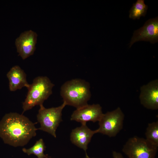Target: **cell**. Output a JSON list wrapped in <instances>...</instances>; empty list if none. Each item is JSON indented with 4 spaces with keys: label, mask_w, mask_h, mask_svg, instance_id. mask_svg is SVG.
Returning <instances> with one entry per match:
<instances>
[{
    "label": "cell",
    "mask_w": 158,
    "mask_h": 158,
    "mask_svg": "<svg viewBox=\"0 0 158 158\" xmlns=\"http://www.w3.org/2000/svg\"><path fill=\"white\" fill-rule=\"evenodd\" d=\"M37 130L27 117L17 113L6 114L0 121V137L5 143L14 147L26 145Z\"/></svg>",
    "instance_id": "1"
},
{
    "label": "cell",
    "mask_w": 158,
    "mask_h": 158,
    "mask_svg": "<svg viewBox=\"0 0 158 158\" xmlns=\"http://www.w3.org/2000/svg\"><path fill=\"white\" fill-rule=\"evenodd\" d=\"M60 95L66 105L79 108L87 104L90 99V83L80 79L68 81L61 86Z\"/></svg>",
    "instance_id": "2"
},
{
    "label": "cell",
    "mask_w": 158,
    "mask_h": 158,
    "mask_svg": "<svg viewBox=\"0 0 158 158\" xmlns=\"http://www.w3.org/2000/svg\"><path fill=\"white\" fill-rule=\"evenodd\" d=\"M54 85L47 76H39L35 78L28 89L27 94L23 103V113L36 105L43 104L52 94Z\"/></svg>",
    "instance_id": "3"
},
{
    "label": "cell",
    "mask_w": 158,
    "mask_h": 158,
    "mask_svg": "<svg viewBox=\"0 0 158 158\" xmlns=\"http://www.w3.org/2000/svg\"><path fill=\"white\" fill-rule=\"evenodd\" d=\"M66 105L64 102L57 107L46 108L43 104L40 105L37 117L40 123V127L38 129L47 132L56 138V130L62 119V112Z\"/></svg>",
    "instance_id": "4"
},
{
    "label": "cell",
    "mask_w": 158,
    "mask_h": 158,
    "mask_svg": "<svg viewBox=\"0 0 158 158\" xmlns=\"http://www.w3.org/2000/svg\"><path fill=\"white\" fill-rule=\"evenodd\" d=\"M158 148L145 139L135 136L128 139L122 150L129 158H155Z\"/></svg>",
    "instance_id": "5"
},
{
    "label": "cell",
    "mask_w": 158,
    "mask_h": 158,
    "mask_svg": "<svg viewBox=\"0 0 158 158\" xmlns=\"http://www.w3.org/2000/svg\"><path fill=\"white\" fill-rule=\"evenodd\" d=\"M124 115L120 107L103 115L99 121L98 133L114 137L123 128Z\"/></svg>",
    "instance_id": "6"
},
{
    "label": "cell",
    "mask_w": 158,
    "mask_h": 158,
    "mask_svg": "<svg viewBox=\"0 0 158 158\" xmlns=\"http://www.w3.org/2000/svg\"><path fill=\"white\" fill-rule=\"evenodd\" d=\"M141 41L149 42L152 44L158 42V17L149 19L142 27L134 31L129 47L134 43Z\"/></svg>",
    "instance_id": "7"
},
{
    "label": "cell",
    "mask_w": 158,
    "mask_h": 158,
    "mask_svg": "<svg viewBox=\"0 0 158 158\" xmlns=\"http://www.w3.org/2000/svg\"><path fill=\"white\" fill-rule=\"evenodd\" d=\"M103 113L102 108L98 104H88L75 110L72 114L71 120L86 124L88 121H99Z\"/></svg>",
    "instance_id": "8"
},
{
    "label": "cell",
    "mask_w": 158,
    "mask_h": 158,
    "mask_svg": "<svg viewBox=\"0 0 158 158\" xmlns=\"http://www.w3.org/2000/svg\"><path fill=\"white\" fill-rule=\"evenodd\" d=\"M37 35L30 30L22 33L15 40L18 55L24 60L32 55L35 50Z\"/></svg>",
    "instance_id": "9"
},
{
    "label": "cell",
    "mask_w": 158,
    "mask_h": 158,
    "mask_svg": "<svg viewBox=\"0 0 158 158\" xmlns=\"http://www.w3.org/2000/svg\"><path fill=\"white\" fill-rule=\"evenodd\" d=\"M140 99L145 108L152 110L158 109V81H152L140 88Z\"/></svg>",
    "instance_id": "10"
},
{
    "label": "cell",
    "mask_w": 158,
    "mask_h": 158,
    "mask_svg": "<svg viewBox=\"0 0 158 158\" xmlns=\"http://www.w3.org/2000/svg\"><path fill=\"white\" fill-rule=\"evenodd\" d=\"M98 133V130H92L86 124L73 129L71 133L70 140L72 143L82 149L86 153L87 146L92 138L95 133Z\"/></svg>",
    "instance_id": "11"
},
{
    "label": "cell",
    "mask_w": 158,
    "mask_h": 158,
    "mask_svg": "<svg viewBox=\"0 0 158 158\" xmlns=\"http://www.w3.org/2000/svg\"><path fill=\"white\" fill-rule=\"evenodd\" d=\"M9 81V89L14 91L25 87L28 89L30 86L27 80L26 75L24 71L18 65L12 67L7 74Z\"/></svg>",
    "instance_id": "12"
},
{
    "label": "cell",
    "mask_w": 158,
    "mask_h": 158,
    "mask_svg": "<svg viewBox=\"0 0 158 158\" xmlns=\"http://www.w3.org/2000/svg\"><path fill=\"white\" fill-rule=\"evenodd\" d=\"M148 6L144 3V0H138L134 3L130 8L129 17L133 20L139 19L142 16H145L148 9Z\"/></svg>",
    "instance_id": "13"
},
{
    "label": "cell",
    "mask_w": 158,
    "mask_h": 158,
    "mask_svg": "<svg viewBox=\"0 0 158 158\" xmlns=\"http://www.w3.org/2000/svg\"><path fill=\"white\" fill-rule=\"evenodd\" d=\"M46 146L42 138L36 141L35 144L29 149L23 148V152L28 155L33 154L36 155L38 158H48L47 154H45L44 151L45 150Z\"/></svg>",
    "instance_id": "14"
},
{
    "label": "cell",
    "mask_w": 158,
    "mask_h": 158,
    "mask_svg": "<svg viewBox=\"0 0 158 158\" xmlns=\"http://www.w3.org/2000/svg\"><path fill=\"white\" fill-rule=\"evenodd\" d=\"M145 139L158 147V121L149 123L145 133Z\"/></svg>",
    "instance_id": "15"
},
{
    "label": "cell",
    "mask_w": 158,
    "mask_h": 158,
    "mask_svg": "<svg viewBox=\"0 0 158 158\" xmlns=\"http://www.w3.org/2000/svg\"><path fill=\"white\" fill-rule=\"evenodd\" d=\"M112 155L113 158H123V155L121 153L115 151L113 152Z\"/></svg>",
    "instance_id": "16"
},
{
    "label": "cell",
    "mask_w": 158,
    "mask_h": 158,
    "mask_svg": "<svg viewBox=\"0 0 158 158\" xmlns=\"http://www.w3.org/2000/svg\"><path fill=\"white\" fill-rule=\"evenodd\" d=\"M85 158H91L90 157L87 155V154H86V156H85Z\"/></svg>",
    "instance_id": "17"
}]
</instances>
